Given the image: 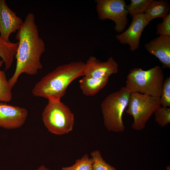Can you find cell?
I'll return each instance as SVG.
<instances>
[{"label":"cell","mask_w":170,"mask_h":170,"mask_svg":"<svg viewBox=\"0 0 170 170\" xmlns=\"http://www.w3.org/2000/svg\"><path fill=\"white\" fill-rule=\"evenodd\" d=\"M3 61L2 60H0V68L1 67V66L3 65Z\"/></svg>","instance_id":"obj_24"},{"label":"cell","mask_w":170,"mask_h":170,"mask_svg":"<svg viewBox=\"0 0 170 170\" xmlns=\"http://www.w3.org/2000/svg\"><path fill=\"white\" fill-rule=\"evenodd\" d=\"M16 38L19 45L15 58L16 66L14 73L8 80L13 88L22 74L35 75L43 66L41 58L45 50V45L40 37L34 14L28 13L20 29L17 32Z\"/></svg>","instance_id":"obj_1"},{"label":"cell","mask_w":170,"mask_h":170,"mask_svg":"<svg viewBox=\"0 0 170 170\" xmlns=\"http://www.w3.org/2000/svg\"><path fill=\"white\" fill-rule=\"evenodd\" d=\"M36 170H50L44 165H42L40 166Z\"/></svg>","instance_id":"obj_23"},{"label":"cell","mask_w":170,"mask_h":170,"mask_svg":"<svg viewBox=\"0 0 170 170\" xmlns=\"http://www.w3.org/2000/svg\"><path fill=\"white\" fill-rule=\"evenodd\" d=\"M163 19L162 21L157 25L156 34L159 36H170V13Z\"/></svg>","instance_id":"obj_22"},{"label":"cell","mask_w":170,"mask_h":170,"mask_svg":"<svg viewBox=\"0 0 170 170\" xmlns=\"http://www.w3.org/2000/svg\"><path fill=\"white\" fill-rule=\"evenodd\" d=\"M96 9L99 18L114 22L118 33L122 32L128 24V6L124 0H96Z\"/></svg>","instance_id":"obj_7"},{"label":"cell","mask_w":170,"mask_h":170,"mask_svg":"<svg viewBox=\"0 0 170 170\" xmlns=\"http://www.w3.org/2000/svg\"><path fill=\"white\" fill-rule=\"evenodd\" d=\"M155 121L161 127H164L170 122V108L160 106L155 111Z\"/></svg>","instance_id":"obj_20"},{"label":"cell","mask_w":170,"mask_h":170,"mask_svg":"<svg viewBox=\"0 0 170 170\" xmlns=\"http://www.w3.org/2000/svg\"><path fill=\"white\" fill-rule=\"evenodd\" d=\"M161 105L162 107H170V77L164 81L161 94L160 97Z\"/></svg>","instance_id":"obj_21"},{"label":"cell","mask_w":170,"mask_h":170,"mask_svg":"<svg viewBox=\"0 0 170 170\" xmlns=\"http://www.w3.org/2000/svg\"><path fill=\"white\" fill-rule=\"evenodd\" d=\"M42 115L45 126L53 134L62 135L73 129L74 115L60 99L48 100Z\"/></svg>","instance_id":"obj_5"},{"label":"cell","mask_w":170,"mask_h":170,"mask_svg":"<svg viewBox=\"0 0 170 170\" xmlns=\"http://www.w3.org/2000/svg\"><path fill=\"white\" fill-rule=\"evenodd\" d=\"M166 170H170V166L169 165V166H167L166 167Z\"/></svg>","instance_id":"obj_25"},{"label":"cell","mask_w":170,"mask_h":170,"mask_svg":"<svg viewBox=\"0 0 170 170\" xmlns=\"http://www.w3.org/2000/svg\"><path fill=\"white\" fill-rule=\"evenodd\" d=\"M144 47L159 60L162 68L170 69V36L160 35L145 44Z\"/></svg>","instance_id":"obj_12"},{"label":"cell","mask_w":170,"mask_h":170,"mask_svg":"<svg viewBox=\"0 0 170 170\" xmlns=\"http://www.w3.org/2000/svg\"><path fill=\"white\" fill-rule=\"evenodd\" d=\"M153 0H131L128 6V14L132 18L134 16L144 14Z\"/></svg>","instance_id":"obj_17"},{"label":"cell","mask_w":170,"mask_h":170,"mask_svg":"<svg viewBox=\"0 0 170 170\" xmlns=\"http://www.w3.org/2000/svg\"><path fill=\"white\" fill-rule=\"evenodd\" d=\"M131 93L125 87L107 95L101 104L103 122L109 131L121 133L125 127L122 116L127 107Z\"/></svg>","instance_id":"obj_4"},{"label":"cell","mask_w":170,"mask_h":170,"mask_svg":"<svg viewBox=\"0 0 170 170\" xmlns=\"http://www.w3.org/2000/svg\"><path fill=\"white\" fill-rule=\"evenodd\" d=\"M170 6L168 1L153 0L144 14L150 22L156 18L164 17L170 13Z\"/></svg>","instance_id":"obj_15"},{"label":"cell","mask_w":170,"mask_h":170,"mask_svg":"<svg viewBox=\"0 0 170 170\" xmlns=\"http://www.w3.org/2000/svg\"><path fill=\"white\" fill-rule=\"evenodd\" d=\"M149 22L144 14L134 16L128 28L117 34L116 39L122 44L128 45L130 50L135 51L139 48L142 32Z\"/></svg>","instance_id":"obj_8"},{"label":"cell","mask_w":170,"mask_h":170,"mask_svg":"<svg viewBox=\"0 0 170 170\" xmlns=\"http://www.w3.org/2000/svg\"><path fill=\"white\" fill-rule=\"evenodd\" d=\"M118 64L112 57L106 61H101L92 56L85 63L84 76L97 78H109L118 73Z\"/></svg>","instance_id":"obj_10"},{"label":"cell","mask_w":170,"mask_h":170,"mask_svg":"<svg viewBox=\"0 0 170 170\" xmlns=\"http://www.w3.org/2000/svg\"><path fill=\"white\" fill-rule=\"evenodd\" d=\"M161 106L160 97L131 93L126 112L133 118L132 128L137 131L144 129L155 111Z\"/></svg>","instance_id":"obj_6"},{"label":"cell","mask_w":170,"mask_h":170,"mask_svg":"<svg viewBox=\"0 0 170 170\" xmlns=\"http://www.w3.org/2000/svg\"><path fill=\"white\" fill-rule=\"evenodd\" d=\"M28 115L25 108L0 102V127L8 129L21 127Z\"/></svg>","instance_id":"obj_9"},{"label":"cell","mask_w":170,"mask_h":170,"mask_svg":"<svg viewBox=\"0 0 170 170\" xmlns=\"http://www.w3.org/2000/svg\"><path fill=\"white\" fill-rule=\"evenodd\" d=\"M23 22L22 19L9 7L5 0H0V35L3 40L10 41V35L17 32Z\"/></svg>","instance_id":"obj_11"},{"label":"cell","mask_w":170,"mask_h":170,"mask_svg":"<svg viewBox=\"0 0 170 170\" xmlns=\"http://www.w3.org/2000/svg\"><path fill=\"white\" fill-rule=\"evenodd\" d=\"M109 78H97L84 76L79 81V87L87 96L95 95L107 84Z\"/></svg>","instance_id":"obj_13"},{"label":"cell","mask_w":170,"mask_h":170,"mask_svg":"<svg viewBox=\"0 0 170 170\" xmlns=\"http://www.w3.org/2000/svg\"><path fill=\"white\" fill-rule=\"evenodd\" d=\"M93 162L87 154L76 160L75 163L69 167H63L61 170H92Z\"/></svg>","instance_id":"obj_19"},{"label":"cell","mask_w":170,"mask_h":170,"mask_svg":"<svg viewBox=\"0 0 170 170\" xmlns=\"http://www.w3.org/2000/svg\"><path fill=\"white\" fill-rule=\"evenodd\" d=\"M19 45L18 42H13L3 40L0 35V57L7 70L12 65Z\"/></svg>","instance_id":"obj_14"},{"label":"cell","mask_w":170,"mask_h":170,"mask_svg":"<svg viewBox=\"0 0 170 170\" xmlns=\"http://www.w3.org/2000/svg\"><path fill=\"white\" fill-rule=\"evenodd\" d=\"M12 88L4 71L0 70V102L7 103L12 100Z\"/></svg>","instance_id":"obj_16"},{"label":"cell","mask_w":170,"mask_h":170,"mask_svg":"<svg viewBox=\"0 0 170 170\" xmlns=\"http://www.w3.org/2000/svg\"><path fill=\"white\" fill-rule=\"evenodd\" d=\"M91 155L93 162L92 170H118L103 159L99 150L92 151Z\"/></svg>","instance_id":"obj_18"},{"label":"cell","mask_w":170,"mask_h":170,"mask_svg":"<svg viewBox=\"0 0 170 170\" xmlns=\"http://www.w3.org/2000/svg\"><path fill=\"white\" fill-rule=\"evenodd\" d=\"M164 81L163 72L159 66L146 71L135 68L128 74L125 87L130 93L160 97Z\"/></svg>","instance_id":"obj_3"},{"label":"cell","mask_w":170,"mask_h":170,"mask_svg":"<svg viewBox=\"0 0 170 170\" xmlns=\"http://www.w3.org/2000/svg\"><path fill=\"white\" fill-rule=\"evenodd\" d=\"M85 63L71 62L57 66L38 81L32 89L36 97L49 99H60L69 85L76 79L84 76Z\"/></svg>","instance_id":"obj_2"}]
</instances>
